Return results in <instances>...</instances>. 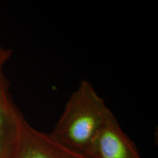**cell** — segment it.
I'll use <instances>...</instances> for the list:
<instances>
[{"mask_svg":"<svg viewBox=\"0 0 158 158\" xmlns=\"http://www.w3.org/2000/svg\"><path fill=\"white\" fill-rule=\"evenodd\" d=\"M114 116L93 85L84 79L69 98L51 134L63 145L85 154L98 132Z\"/></svg>","mask_w":158,"mask_h":158,"instance_id":"obj_1","label":"cell"},{"mask_svg":"<svg viewBox=\"0 0 158 158\" xmlns=\"http://www.w3.org/2000/svg\"><path fill=\"white\" fill-rule=\"evenodd\" d=\"M10 158L89 157L59 143L51 133L37 130L24 117L20 125L18 141Z\"/></svg>","mask_w":158,"mask_h":158,"instance_id":"obj_2","label":"cell"},{"mask_svg":"<svg viewBox=\"0 0 158 158\" xmlns=\"http://www.w3.org/2000/svg\"><path fill=\"white\" fill-rule=\"evenodd\" d=\"M89 158H142L115 115L100 129L85 152Z\"/></svg>","mask_w":158,"mask_h":158,"instance_id":"obj_3","label":"cell"},{"mask_svg":"<svg viewBox=\"0 0 158 158\" xmlns=\"http://www.w3.org/2000/svg\"><path fill=\"white\" fill-rule=\"evenodd\" d=\"M23 118L12 98L8 79L0 71V158L11 157Z\"/></svg>","mask_w":158,"mask_h":158,"instance_id":"obj_4","label":"cell"},{"mask_svg":"<svg viewBox=\"0 0 158 158\" xmlns=\"http://www.w3.org/2000/svg\"><path fill=\"white\" fill-rule=\"evenodd\" d=\"M13 51L11 49L6 48L2 44L1 37H0V71L3 70V68L6 63L11 58Z\"/></svg>","mask_w":158,"mask_h":158,"instance_id":"obj_5","label":"cell"}]
</instances>
